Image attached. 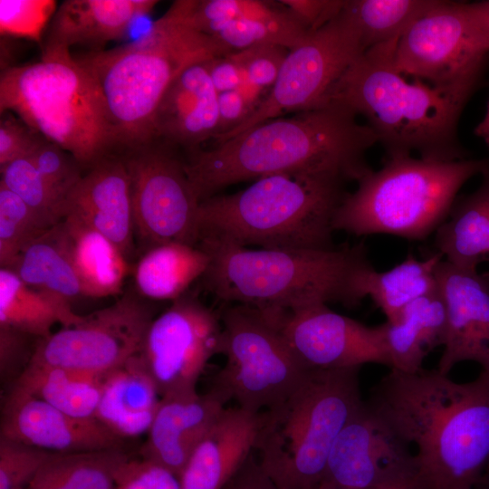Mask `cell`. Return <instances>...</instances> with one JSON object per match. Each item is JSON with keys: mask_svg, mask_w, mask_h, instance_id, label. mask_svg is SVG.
Segmentation results:
<instances>
[{"mask_svg": "<svg viewBox=\"0 0 489 489\" xmlns=\"http://www.w3.org/2000/svg\"><path fill=\"white\" fill-rule=\"evenodd\" d=\"M40 338L19 330L0 326V372L13 383L29 365Z\"/></svg>", "mask_w": 489, "mask_h": 489, "instance_id": "ee69618b", "label": "cell"}, {"mask_svg": "<svg viewBox=\"0 0 489 489\" xmlns=\"http://www.w3.org/2000/svg\"><path fill=\"white\" fill-rule=\"evenodd\" d=\"M218 130L213 139L237 128L253 112L237 90L218 94Z\"/></svg>", "mask_w": 489, "mask_h": 489, "instance_id": "7dc6e473", "label": "cell"}, {"mask_svg": "<svg viewBox=\"0 0 489 489\" xmlns=\"http://www.w3.org/2000/svg\"><path fill=\"white\" fill-rule=\"evenodd\" d=\"M0 436L61 454L119 449L123 441L96 418L72 416L15 387L4 404Z\"/></svg>", "mask_w": 489, "mask_h": 489, "instance_id": "d6986e66", "label": "cell"}, {"mask_svg": "<svg viewBox=\"0 0 489 489\" xmlns=\"http://www.w3.org/2000/svg\"><path fill=\"white\" fill-rule=\"evenodd\" d=\"M53 454L0 436V489H25Z\"/></svg>", "mask_w": 489, "mask_h": 489, "instance_id": "ab89813d", "label": "cell"}, {"mask_svg": "<svg viewBox=\"0 0 489 489\" xmlns=\"http://www.w3.org/2000/svg\"><path fill=\"white\" fill-rule=\"evenodd\" d=\"M27 158L38 172L66 197L83 175L82 166L72 155L43 137Z\"/></svg>", "mask_w": 489, "mask_h": 489, "instance_id": "60d3db41", "label": "cell"}, {"mask_svg": "<svg viewBox=\"0 0 489 489\" xmlns=\"http://www.w3.org/2000/svg\"><path fill=\"white\" fill-rule=\"evenodd\" d=\"M72 216L109 238L128 259L134 252L130 178L120 158L106 157L82 175L66 197Z\"/></svg>", "mask_w": 489, "mask_h": 489, "instance_id": "44dd1931", "label": "cell"}, {"mask_svg": "<svg viewBox=\"0 0 489 489\" xmlns=\"http://www.w3.org/2000/svg\"><path fill=\"white\" fill-rule=\"evenodd\" d=\"M357 117L336 103L279 117L210 149H191L185 168L201 201L233 184L279 173L357 182L372 169L366 154L378 143Z\"/></svg>", "mask_w": 489, "mask_h": 489, "instance_id": "7a4b0ae2", "label": "cell"}, {"mask_svg": "<svg viewBox=\"0 0 489 489\" xmlns=\"http://www.w3.org/2000/svg\"><path fill=\"white\" fill-rule=\"evenodd\" d=\"M151 308L133 294L40 339L30 362L104 377L140 352Z\"/></svg>", "mask_w": 489, "mask_h": 489, "instance_id": "5bb4252c", "label": "cell"}, {"mask_svg": "<svg viewBox=\"0 0 489 489\" xmlns=\"http://www.w3.org/2000/svg\"><path fill=\"white\" fill-rule=\"evenodd\" d=\"M190 19L231 53L264 44L290 50L309 34L282 4L261 0H194Z\"/></svg>", "mask_w": 489, "mask_h": 489, "instance_id": "ffe728a7", "label": "cell"}, {"mask_svg": "<svg viewBox=\"0 0 489 489\" xmlns=\"http://www.w3.org/2000/svg\"><path fill=\"white\" fill-rule=\"evenodd\" d=\"M155 141L131 149L123 158L130 178L135 232L149 247L168 242L197 245L201 200L185 162L169 144Z\"/></svg>", "mask_w": 489, "mask_h": 489, "instance_id": "4fadbf2b", "label": "cell"}, {"mask_svg": "<svg viewBox=\"0 0 489 489\" xmlns=\"http://www.w3.org/2000/svg\"><path fill=\"white\" fill-rule=\"evenodd\" d=\"M114 489H181L179 476L150 460L126 459L115 475Z\"/></svg>", "mask_w": 489, "mask_h": 489, "instance_id": "7bdbcfd3", "label": "cell"}, {"mask_svg": "<svg viewBox=\"0 0 489 489\" xmlns=\"http://www.w3.org/2000/svg\"><path fill=\"white\" fill-rule=\"evenodd\" d=\"M3 114L5 116L0 121V168L28 157L43 138L13 113Z\"/></svg>", "mask_w": 489, "mask_h": 489, "instance_id": "f6af8a7d", "label": "cell"}, {"mask_svg": "<svg viewBox=\"0 0 489 489\" xmlns=\"http://www.w3.org/2000/svg\"><path fill=\"white\" fill-rule=\"evenodd\" d=\"M210 264L209 254L197 245L179 242L158 244L140 257L134 271L139 293L147 299L175 301Z\"/></svg>", "mask_w": 489, "mask_h": 489, "instance_id": "4dcf8cb0", "label": "cell"}, {"mask_svg": "<svg viewBox=\"0 0 489 489\" xmlns=\"http://www.w3.org/2000/svg\"><path fill=\"white\" fill-rule=\"evenodd\" d=\"M194 0L175 1L139 39L74 56L98 84L120 145L155 141L153 120L166 91L188 66L231 53L190 20Z\"/></svg>", "mask_w": 489, "mask_h": 489, "instance_id": "5b68a950", "label": "cell"}, {"mask_svg": "<svg viewBox=\"0 0 489 489\" xmlns=\"http://www.w3.org/2000/svg\"><path fill=\"white\" fill-rule=\"evenodd\" d=\"M225 489H278L253 453Z\"/></svg>", "mask_w": 489, "mask_h": 489, "instance_id": "681fc988", "label": "cell"}, {"mask_svg": "<svg viewBox=\"0 0 489 489\" xmlns=\"http://www.w3.org/2000/svg\"><path fill=\"white\" fill-rule=\"evenodd\" d=\"M38 62L0 77V111L10 112L89 168L120 145L101 91L69 49L43 47Z\"/></svg>", "mask_w": 489, "mask_h": 489, "instance_id": "52a82bcc", "label": "cell"}, {"mask_svg": "<svg viewBox=\"0 0 489 489\" xmlns=\"http://www.w3.org/2000/svg\"><path fill=\"white\" fill-rule=\"evenodd\" d=\"M7 269L29 287L69 306L83 297L62 221L28 244Z\"/></svg>", "mask_w": 489, "mask_h": 489, "instance_id": "83f0119b", "label": "cell"}, {"mask_svg": "<svg viewBox=\"0 0 489 489\" xmlns=\"http://www.w3.org/2000/svg\"><path fill=\"white\" fill-rule=\"evenodd\" d=\"M129 457L121 448L53 453L25 489H114L116 472Z\"/></svg>", "mask_w": 489, "mask_h": 489, "instance_id": "e575fe53", "label": "cell"}, {"mask_svg": "<svg viewBox=\"0 0 489 489\" xmlns=\"http://www.w3.org/2000/svg\"><path fill=\"white\" fill-rule=\"evenodd\" d=\"M383 324L390 369L418 372L426 357L444 346L447 327L445 302L437 291L410 302L396 319Z\"/></svg>", "mask_w": 489, "mask_h": 489, "instance_id": "4316f807", "label": "cell"}, {"mask_svg": "<svg viewBox=\"0 0 489 489\" xmlns=\"http://www.w3.org/2000/svg\"><path fill=\"white\" fill-rule=\"evenodd\" d=\"M289 49L274 44H264L231 53L248 80L268 92L273 87Z\"/></svg>", "mask_w": 489, "mask_h": 489, "instance_id": "b9f144b4", "label": "cell"}, {"mask_svg": "<svg viewBox=\"0 0 489 489\" xmlns=\"http://www.w3.org/2000/svg\"><path fill=\"white\" fill-rule=\"evenodd\" d=\"M102 378L30 362L12 387L72 416L95 418Z\"/></svg>", "mask_w": 489, "mask_h": 489, "instance_id": "1f68e13d", "label": "cell"}, {"mask_svg": "<svg viewBox=\"0 0 489 489\" xmlns=\"http://www.w3.org/2000/svg\"><path fill=\"white\" fill-rule=\"evenodd\" d=\"M368 406L410 446L428 489H475L489 460V375L456 382L437 369H390Z\"/></svg>", "mask_w": 489, "mask_h": 489, "instance_id": "6da1fadb", "label": "cell"}, {"mask_svg": "<svg viewBox=\"0 0 489 489\" xmlns=\"http://www.w3.org/2000/svg\"><path fill=\"white\" fill-rule=\"evenodd\" d=\"M206 62L186 68L166 91L154 116L155 140L191 150L217 134L218 93Z\"/></svg>", "mask_w": 489, "mask_h": 489, "instance_id": "cb8c5ba5", "label": "cell"}, {"mask_svg": "<svg viewBox=\"0 0 489 489\" xmlns=\"http://www.w3.org/2000/svg\"><path fill=\"white\" fill-rule=\"evenodd\" d=\"M83 315L26 285L12 270L0 269V326H7L37 338L53 333L56 323L62 327L79 322Z\"/></svg>", "mask_w": 489, "mask_h": 489, "instance_id": "d6a6232c", "label": "cell"}, {"mask_svg": "<svg viewBox=\"0 0 489 489\" xmlns=\"http://www.w3.org/2000/svg\"><path fill=\"white\" fill-rule=\"evenodd\" d=\"M443 260L436 251L424 259L410 254L387 271L375 269L367 281V297L391 321L410 302L438 291L436 273Z\"/></svg>", "mask_w": 489, "mask_h": 489, "instance_id": "836d02e7", "label": "cell"}, {"mask_svg": "<svg viewBox=\"0 0 489 489\" xmlns=\"http://www.w3.org/2000/svg\"><path fill=\"white\" fill-rule=\"evenodd\" d=\"M346 0H280L293 17L309 32L316 31L342 10Z\"/></svg>", "mask_w": 489, "mask_h": 489, "instance_id": "bcb514c9", "label": "cell"}, {"mask_svg": "<svg viewBox=\"0 0 489 489\" xmlns=\"http://www.w3.org/2000/svg\"><path fill=\"white\" fill-rule=\"evenodd\" d=\"M436 275L447 318L436 369L448 375L458 363L473 361L489 375V272L461 268L443 260Z\"/></svg>", "mask_w": 489, "mask_h": 489, "instance_id": "ac0fdd59", "label": "cell"}, {"mask_svg": "<svg viewBox=\"0 0 489 489\" xmlns=\"http://www.w3.org/2000/svg\"><path fill=\"white\" fill-rule=\"evenodd\" d=\"M475 489H489V460Z\"/></svg>", "mask_w": 489, "mask_h": 489, "instance_id": "f5cc1de1", "label": "cell"}, {"mask_svg": "<svg viewBox=\"0 0 489 489\" xmlns=\"http://www.w3.org/2000/svg\"><path fill=\"white\" fill-rule=\"evenodd\" d=\"M418 475L410 445L363 401L336 437L318 486L370 489Z\"/></svg>", "mask_w": 489, "mask_h": 489, "instance_id": "2e32d148", "label": "cell"}, {"mask_svg": "<svg viewBox=\"0 0 489 489\" xmlns=\"http://www.w3.org/2000/svg\"><path fill=\"white\" fill-rule=\"evenodd\" d=\"M341 178L288 172L264 176L246 188L200 202L199 239L244 247L321 250L334 247L333 220L347 192Z\"/></svg>", "mask_w": 489, "mask_h": 489, "instance_id": "8992f818", "label": "cell"}, {"mask_svg": "<svg viewBox=\"0 0 489 489\" xmlns=\"http://www.w3.org/2000/svg\"><path fill=\"white\" fill-rule=\"evenodd\" d=\"M221 340L220 316L184 294L152 320L139 356L161 397L190 394L209 360L219 354Z\"/></svg>", "mask_w": 489, "mask_h": 489, "instance_id": "9a60e30c", "label": "cell"}, {"mask_svg": "<svg viewBox=\"0 0 489 489\" xmlns=\"http://www.w3.org/2000/svg\"><path fill=\"white\" fill-rule=\"evenodd\" d=\"M197 246L210 256L206 288L228 304L295 311L317 304L359 306L375 270L363 242L321 250L244 247L212 237Z\"/></svg>", "mask_w": 489, "mask_h": 489, "instance_id": "3957f363", "label": "cell"}, {"mask_svg": "<svg viewBox=\"0 0 489 489\" xmlns=\"http://www.w3.org/2000/svg\"><path fill=\"white\" fill-rule=\"evenodd\" d=\"M437 0H346L364 51L398 40Z\"/></svg>", "mask_w": 489, "mask_h": 489, "instance_id": "d590c367", "label": "cell"}, {"mask_svg": "<svg viewBox=\"0 0 489 489\" xmlns=\"http://www.w3.org/2000/svg\"><path fill=\"white\" fill-rule=\"evenodd\" d=\"M62 223L83 297L121 293L129 272L125 255L109 238L75 216H66Z\"/></svg>", "mask_w": 489, "mask_h": 489, "instance_id": "f546056e", "label": "cell"}, {"mask_svg": "<svg viewBox=\"0 0 489 489\" xmlns=\"http://www.w3.org/2000/svg\"><path fill=\"white\" fill-rule=\"evenodd\" d=\"M475 135L480 138L489 149V101L484 118L475 129Z\"/></svg>", "mask_w": 489, "mask_h": 489, "instance_id": "816d5d0a", "label": "cell"}, {"mask_svg": "<svg viewBox=\"0 0 489 489\" xmlns=\"http://www.w3.org/2000/svg\"><path fill=\"white\" fill-rule=\"evenodd\" d=\"M206 64L218 94L238 89L242 80V70L231 53L213 58L207 61Z\"/></svg>", "mask_w": 489, "mask_h": 489, "instance_id": "c3c4849f", "label": "cell"}, {"mask_svg": "<svg viewBox=\"0 0 489 489\" xmlns=\"http://www.w3.org/2000/svg\"><path fill=\"white\" fill-rule=\"evenodd\" d=\"M360 368H311L294 391L263 411L254 450L278 489H315L331 446L363 403Z\"/></svg>", "mask_w": 489, "mask_h": 489, "instance_id": "9c48e42d", "label": "cell"}, {"mask_svg": "<svg viewBox=\"0 0 489 489\" xmlns=\"http://www.w3.org/2000/svg\"><path fill=\"white\" fill-rule=\"evenodd\" d=\"M280 323L289 344L308 368L391 366L383 323L368 326L333 312L327 304L281 311Z\"/></svg>", "mask_w": 489, "mask_h": 489, "instance_id": "e0dca14e", "label": "cell"}, {"mask_svg": "<svg viewBox=\"0 0 489 489\" xmlns=\"http://www.w3.org/2000/svg\"><path fill=\"white\" fill-rule=\"evenodd\" d=\"M489 171V158L435 161L412 156L387 158L347 192L333 220L335 231L423 240L447 219L462 187Z\"/></svg>", "mask_w": 489, "mask_h": 489, "instance_id": "ba28073f", "label": "cell"}, {"mask_svg": "<svg viewBox=\"0 0 489 489\" xmlns=\"http://www.w3.org/2000/svg\"><path fill=\"white\" fill-rule=\"evenodd\" d=\"M161 396L139 353L102 378L95 418L124 440L147 434Z\"/></svg>", "mask_w": 489, "mask_h": 489, "instance_id": "484cf974", "label": "cell"}, {"mask_svg": "<svg viewBox=\"0 0 489 489\" xmlns=\"http://www.w3.org/2000/svg\"><path fill=\"white\" fill-rule=\"evenodd\" d=\"M315 489H330L318 486ZM370 489H428L421 475Z\"/></svg>", "mask_w": 489, "mask_h": 489, "instance_id": "f907efd6", "label": "cell"}, {"mask_svg": "<svg viewBox=\"0 0 489 489\" xmlns=\"http://www.w3.org/2000/svg\"><path fill=\"white\" fill-rule=\"evenodd\" d=\"M225 402L210 389L161 397L141 448L142 458L180 475L192 452L225 408Z\"/></svg>", "mask_w": 489, "mask_h": 489, "instance_id": "7402d4cb", "label": "cell"}, {"mask_svg": "<svg viewBox=\"0 0 489 489\" xmlns=\"http://www.w3.org/2000/svg\"><path fill=\"white\" fill-rule=\"evenodd\" d=\"M158 3L156 0H66L57 8L43 47L73 45L103 50L122 37L130 24Z\"/></svg>", "mask_w": 489, "mask_h": 489, "instance_id": "d4e9b609", "label": "cell"}, {"mask_svg": "<svg viewBox=\"0 0 489 489\" xmlns=\"http://www.w3.org/2000/svg\"><path fill=\"white\" fill-rule=\"evenodd\" d=\"M58 6L53 0H0L2 37L42 43Z\"/></svg>", "mask_w": 489, "mask_h": 489, "instance_id": "f35d334b", "label": "cell"}, {"mask_svg": "<svg viewBox=\"0 0 489 489\" xmlns=\"http://www.w3.org/2000/svg\"><path fill=\"white\" fill-rule=\"evenodd\" d=\"M263 412L225 408L192 452L181 489H225L254 452Z\"/></svg>", "mask_w": 489, "mask_h": 489, "instance_id": "603a6c76", "label": "cell"}, {"mask_svg": "<svg viewBox=\"0 0 489 489\" xmlns=\"http://www.w3.org/2000/svg\"><path fill=\"white\" fill-rule=\"evenodd\" d=\"M398 40L364 52L335 83L326 104H340L364 117L387 158L412 153L435 161L468 158L458 123L478 87L408 82L392 64Z\"/></svg>", "mask_w": 489, "mask_h": 489, "instance_id": "277c9868", "label": "cell"}, {"mask_svg": "<svg viewBox=\"0 0 489 489\" xmlns=\"http://www.w3.org/2000/svg\"><path fill=\"white\" fill-rule=\"evenodd\" d=\"M478 6L489 23V1L477 2Z\"/></svg>", "mask_w": 489, "mask_h": 489, "instance_id": "db71d44e", "label": "cell"}, {"mask_svg": "<svg viewBox=\"0 0 489 489\" xmlns=\"http://www.w3.org/2000/svg\"><path fill=\"white\" fill-rule=\"evenodd\" d=\"M482 177L480 187L455 200L434 234L435 251L461 268L477 270L489 262V171Z\"/></svg>", "mask_w": 489, "mask_h": 489, "instance_id": "f1b7e54d", "label": "cell"}, {"mask_svg": "<svg viewBox=\"0 0 489 489\" xmlns=\"http://www.w3.org/2000/svg\"><path fill=\"white\" fill-rule=\"evenodd\" d=\"M18 196L0 185V264L9 268L22 250L49 230Z\"/></svg>", "mask_w": 489, "mask_h": 489, "instance_id": "74e56055", "label": "cell"}, {"mask_svg": "<svg viewBox=\"0 0 489 489\" xmlns=\"http://www.w3.org/2000/svg\"><path fill=\"white\" fill-rule=\"evenodd\" d=\"M0 185L18 196L46 224L53 226L65 217L66 197L52 186L27 158L0 168Z\"/></svg>", "mask_w": 489, "mask_h": 489, "instance_id": "8d00e7d4", "label": "cell"}, {"mask_svg": "<svg viewBox=\"0 0 489 489\" xmlns=\"http://www.w3.org/2000/svg\"><path fill=\"white\" fill-rule=\"evenodd\" d=\"M280 312L243 304L222 311L219 354L225 364L211 389L225 403L235 400L254 413L268 410L285 400L311 369L286 340Z\"/></svg>", "mask_w": 489, "mask_h": 489, "instance_id": "30bf717a", "label": "cell"}, {"mask_svg": "<svg viewBox=\"0 0 489 489\" xmlns=\"http://www.w3.org/2000/svg\"><path fill=\"white\" fill-rule=\"evenodd\" d=\"M364 52L360 33L343 6L334 19L309 33L289 50L276 82L261 104L237 128L214 139L215 143L224 142L285 112L326 105L335 83Z\"/></svg>", "mask_w": 489, "mask_h": 489, "instance_id": "7c38bea8", "label": "cell"}, {"mask_svg": "<svg viewBox=\"0 0 489 489\" xmlns=\"http://www.w3.org/2000/svg\"><path fill=\"white\" fill-rule=\"evenodd\" d=\"M489 60V23L477 2L437 0L398 38L395 70L434 86L482 83Z\"/></svg>", "mask_w": 489, "mask_h": 489, "instance_id": "8fae6325", "label": "cell"}]
</instances>
